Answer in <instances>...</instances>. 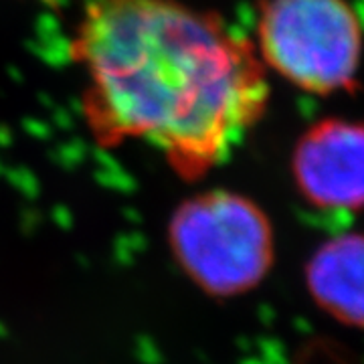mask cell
<instances>
[{
  "label": "cell",
  "mask_w": 364,
  "mask_h": 364,
  "mask_svg": "<svg viewBox=\"0 0 364 364\" xmlns=\"http://www.w3.org/2000/svg\"><path fill=\"white\" fill-rule=\"evenodd\" d=\"M71 57L93 140L154 146L182 178L225 162L269 102L253 39L178 0H93Z\"/></svg>",
  "instance_id": "1"
},
{
  "label": "cell",
  "mask_w": 364,
  "mask_h": 364,
  "mask_svg": "<svg viewBox=\"0 0 364 364\" xmlns=\"http://www.w3.org/2000/svg\"><path fill=\"white\" fill-rule=\"evenodd\" d=\"M253 45L267 71L306 93L332 95L358 81L364 26L348 0H263Z\"/></svg>",
  "instance_id": "2"
},
{
  "label": "cell",
  "mask_w": 364,
  "mask_h": 364,
  "mask_svg": "<svg viewBox=\"0 0 364 364\" xmlns=\"http://www.w3.org/2000/svg\"><path fill=\"white\" fill-rule=\"evenodd\" d=\"M170 249L203 291L237 296L265 277L273 259L269 221L251 198L229 191L203 193L170 219Z\"/></svg>",
  "instance_id": "3"
},
{
  "label": "cell",
  "mask_w": 364,
  "mask_h": 364,
  "mask_svg": "<svg viewBox=\"0 0 364 364\" xmlns=\"http://www.w3.org/2000/svg\"><path fill=\"white\" fill-rule=\"evenodd\" d=\"M299 193L332 210L364 207V124L328 117L299 138L291 158Z\"/></svg>",
  "instance_id": "4"
},
{
  "label": "cell",
  "mask_w": 364,
  "mask_h": 364,
  "mask_svg": "<svg viewBox=\"0 0 364 364\" xmlns=\"http://www.w3.org/2000/svg\"><path fill=\"white\" fill-rule=\"evenodd\" d=\"M308 279L320 306L364 326V237H342L318 249Z\"/></svg>",
  "instance_id": "5"
}]
</instances>
